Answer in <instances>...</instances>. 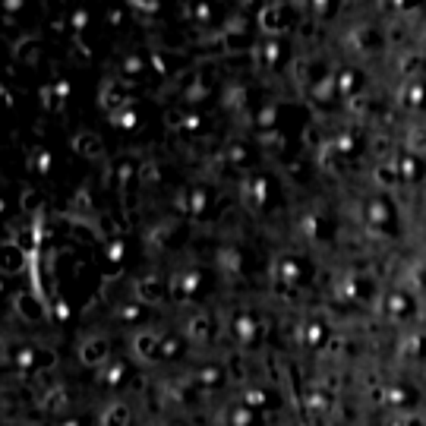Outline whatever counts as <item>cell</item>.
Masks as SVG:
<instances>
[{
    "label": "cell",
    "mask_w": 426,
    "mask_h": 426,
    "mask_svg": "<svg viewBox=\"0 0 426 426\" xmlns=\"http://www.w3.org/2000/svg\"><path fill=\"white\" fill-rule=\"evenodd\" d=\"M105 426H127V411H123L120 404L108 407L105 411Z\"/></svg>",
    "instance_id": "cell-12"
},
{
    "label": "cell",
    "mask_w": 426,
    "mask_h": 426,
    "mask_svg": "<svg viewBox=\"0 0 426 426\" xmlns=\"http://www.w3.org/2000/svg\"><path fill=\"white\" fill-rule=\"evenodd\" d=\"M60 221H63V227H67V231L73 234V237L79 240V243H95V240H98L95 227H92V225H85L83 218L67 215V212H63V215H60Z\"/></svg>",
    "instance_id": "cell-5"
},
{
    "label": "cell",
    "mask_w": 426,
    "mask_h": 426,
    "mask_svg": "<svg viewBox=\"0 0 426 426\" xmlns=\"http://www.w3.org/2000/svg\"><path fill=\"white\" fill-rule=\"evenodd\" d=\"M0 291H3V278H0Z\"/></svg>",
    "instance_id": "cell-19"
},
{
    "label": "cell",
    "mask_w": 426,
    "mask_h": 426,
    "mask_svg": "<svg viewBox=\"0 0 426 426\" xmlns=\"http://www.w3.org/2000/svg\"><path fill=\"white\" fill-rule=\"evenodd\" d=\"M29 272V253L16 240H0V278H19Z\"/></svg>",
    "instance_id": "cell-2"
},
{
    "label": "cell",
    "mask_w": 426,
    "mask_h": 426,
    "mask_svg": "<svg viewBox=\"0 0 426 426\" xmlns=\"http://www.w3.org/2000/svg\"><path fill=\"white\" fill-rule=\"evenodd\" d=\"M38 57H41V38L29 35V38H19L13 45V60L23 63V67H35Z\"/></svg>",
    "instance_id": "cell-3"
},
{
    "label": "cell",
    "mask_w": 426,
    "mask_h": 426,
    "mask_svg": "<svg viewBox=\"0 0 426 426\" xmlns=\"http://www.w3.org/2000/svg\"><path fill=\"white\" fill-rule=\"evenodd\" d=\"M0 108H3V105H0Z\"/></svg>",
    "instance_id": "cell-20"
},
{
    "label": "cell",
    "mask_w": 426,
    "mask_h": 426,
    "mask_svg": "<svg viewBox=\"0 0 426 426\" xmlns=\"http://www.w3.org/2000/svg\"><path fill=\"white\" fill-rule=\"evenodd\" d=\"M60 426H79V423H76V420H70V417H67V420H63V423H60Z\"/></svg>",
    "instance_id": "cell-18"
},
{
    "label": "cell",
    "mask_w": 426,
    "mask_h": 426,
    "mask_svg": "<svg viewBox=\"0 0 426 426\" xmlns=\"http://www.w3.org/2000/svg\"><path fill=\"white\" fill-rule=\"evenodd\" d=\"M7 212H10V199H7V196H0V218L7 215Z\"/></svg>",
    "instance_id": "cell-16"
},
{
    "label": "cell",
    "mask_w": 426,
    "mask_h": 426,
    "mask_svg": "<svg viewBox=\"0 0 426 426\" xmlns=\"http://www.w3.org/2000/svg\"><path fill=\"white\" fill-rule=\"evenodd\" d=\"M54 95H57V117L60 114H63V108H67V101H70V83L67 79H57V83H54Z\"/></svg>",
    "instance_id": "cell-11"
},
{
    "label": "cell",
    "mask_w": 426,
    "mask_h": 426,
    "mask_svg": "<svg viewBox=\"0 0 426 426\" xmlns=\"http://www.w3.org/2000/svg\"><path fill=\"white\" fill-rule=\"evenodd\" d=\"M73 54H76V60H89V48L83 45L79 35H73Z\"/></svg>",
    "instance_id": "cell-14"
},
{
    "label": "cell",
    "mask_w": 426,
    "mask_h": 426,
    "mask_svg": "<svg viewBox=\"0 0 426 426\" xmlns=\"http://www.w3.org/2000/svg\"><path fill=\"white\" fill-rule=\"evenodd\" d=\"M85 19H89V16H85L83 10H79V13H73V19H70V23H73V29H83V26H85Z\"/></svg>",
    "instance_id": "cell-15"
},
{
    "label": "cell",
    "mask_w": 426,
    "mask_h": 426,
    "mask_svg": "<svg viewBox=\"0 0 426 426\" xmlns=\"http://www.w3.org/2000/svg\"><path fill=\"white\" fill-rule=\"evenodd\" d=\"M41 414H48V417H57V414H63L70 407V395L63 385H54V389L41 392Z\"/></svg>",
    "instance_id": "cell-4"
},
{
    "label": "cell",
    "mask_w": 426,
    "mask_h": 426,
    "mask_svg": "<svg viewBox=\"0 0 426 426\" xmlns=\"http://www.w3.org/2000/svg\"><path fill=\"white\" fill-rule=\"evenodd\" d=\"M54 319H60V322H67V319H70V307L63 303V300H60V294L54 297Z\"/></svg>",
    "instance_id": "cell-13"
},
{
    "label": "cell",
    "mask_w": 426,
    "mask_h": 426,
    "mask_svg": "<svg viewBox=\"0 0 426 426\" xmlns=\"http://www.w3.org/2000/svg\"><path fill=\"white\" fill-rule=\"evenodd\" d=\"M3 10H23V3H19V0H7V3H3Z\"/></svg>",
    "instance_id": "cell-17"
},
{
    "label": "cell",
    "mask_w": 426,
    "mask_h": 426,
    "mask_svg": "<svg viewBox=\"0 0 426 426\" xmlns=\"http://www.w3.org/2000/svg\"><path fill=\"white\" fill-rule=\"evenodd\" d=\"M38 101H41V108H45L48 114L57 111V95H54V83H45L41 89H38Z\"/></svg>",
    "instance_id": "cell-10"
},
{
    "label": "cell",
    "mask_w": 426,
    "mask_h": 426,
    "mask_svg": "<svg viewBox=\"0 0 426 426\" xmlns=\"http://www.w3.org/2000/svg\"><path fill=\"white\" fill-rule=\"evenodd\" d=\"M29 171L41 174V177L51 171V152H48L45 145H35V149H29Z\"/></svg>",
    "instance_id": "cell-9"
},
{
    "label": "cell",
    "mask_w": 426,
    "mask_h": 426,
    "mask_svg": "<svg viewBox=\"0 0 426 426\" xmlns=\"http://www.w3.org/2000/svg\"><path fill=\"white\" fill-rule=\"evenodd\" d=\"M19 209H23V215L26 218H32L35 221L41 212H45V202H41V193L38 190H32V187H26L23 190V196H19Z\"/></svg>",
    "instance_id": "cell-8"
},
{
    "label": "cell",
    "mask_w": 426,
    "mask_h": 426,
    "mask_svg": "<svg viewBox=\"0 0 426 426\" xmlns=\"http://www.w3.org/2000/svg\"><path fill=\"white\" fill-rule=\"evenodd\" d=\"M70 145H73L76 155H83V158H98L101 155V139H98L95 133H76L73 139H70Z\"/></svg>",
    "instance_id": "cell-6"
},
{
    "label": "cell",
    "mask_w": 426,
    "mask_h": 426,
    "mask_svg": "<svg viewBox=\"0 0 426 426\" xmlns=\"http://www.w3.org/2000/svg\"><path fill=\"white\" fill-rule=\"evenodd\" d=\"M79 357H83L85 367H98V363L108 357V341H105V338H89V341H83Z\"/></svg>",
    "instance_id": "cell-7"
},
{
    "label": "cell",
    "mask_w": 426,
    "mask_h": 426,
    "mask_svg": "<svg viewBox=\"0 0 426 426\" xmlns=\"http://www.w3.org/2000/svg\"><path fill=\"white\" fill-rule=\"evenodd\" d=\"M13 313L19 316L23 322H29V325H38V322L54 319L51 300L38 297L32 287H29V291H16V297H13Z\"/></svg>",
    "instance_id": "cell-1"
}]
</instances>
